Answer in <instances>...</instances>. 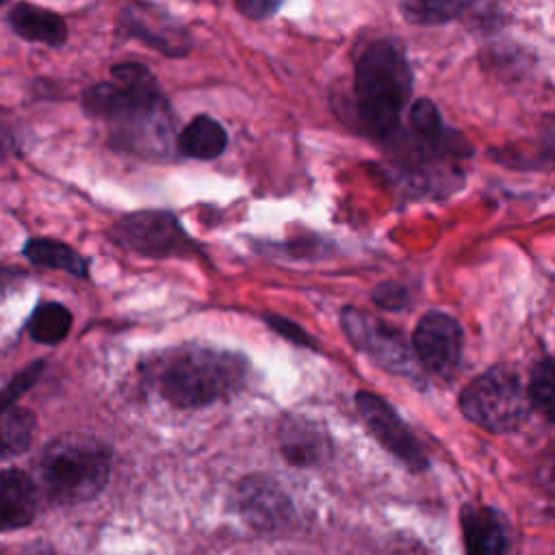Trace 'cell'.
<instances>
[{"mask_svg": "<svg viewBox=\"0 0 555 555\" xmlns=\"http://www.w3.org/2000/svg\"><path fill=\"white\" fill-rule=\"evenodd\" d=\"M238 11L251 20H267L271 17L282 0H234Z\"/></svg>", "mask_w": 555, "mask_h": 555, "instance_id": "cb8c5ba5", "label": "cell"}, {"mask_svg": "<svg viewBox=\"0 0 555 555\" xmlns=\"http://www.w3.org/2000/svg\"><path fill=\"white\" fill-rule=\"evenodd\" d=\"M11 28L26 41H37L46 46H63L67 39L65 20L48 9L20 2L9 13Z\"/></svg>", "mask_w": 555, "mask_h": 555, "instance_id": "7c38bea8", "label": "cell"}, {"mask_svg": "<svg viewBox=\"0 0 555 555\" xmlns=\"http://www.w3.org/2000/svg\"><path fill=\"white\" fill-rule=\"evenodd\" d=\"M462 533L466 555H501L505 548V529L501 516L488 507H464Z\"/></svg>", "mask_w": 555, "mask_h": 555, "instance_id": "4fadbf2b", "label": "cell"}, {"mask_svg": "<svg viewBox=\"0 0 555 555\" xmlns=\"http://www.w3.org/2000/svg\"><path fill=\"white\" fill-rule=\"evenodd\" d=\"M69 327H72V314L65 306L56 301L39 304L28 321V334L37 343H46V345H54L63 340Z\"/></svg>", "mask_w": 555, "mask_h": 555, "instance_id": "ffe728a7", "label": "cell"}, {"mask_svg": "<svg viewBox=\"0 0 555 555\" xmlns=\"http://www.w3.org/2000/svg\"><path fill=\"white\" fill-rule=\"evenodd\" d=\"M37 512V488L17 468L0 470V531L26 527Z\"/></svg>", "mask_w": 555, "mask_h": 555, "instance_id": "8fae6325", "label": "cell"}, {"mask_svg": "<svg viewBox=\"0 0 555 555\" xmlns=\"http://www.w3.org/2000/svg\"><path fill=\"white\" fill-rule=\"evenodd\" d=\"M111 473V451L89 436L54 440L39 462L41 486L50 501L61 505L85 503L102 492Z\"/></svg>", "mask_w": 555, "mask_h": 555, "instance_id": "277c9868", "label": "cell"}, {"mask_svg": "<svg viewBox=\"0 0 555 555\" xmlns=\"http://www.w3.org/2000/svg\"><path fill=\"white\" fill-rule=\"evenodd\" d=\"M375 299L379 301V306L386 308H401L408 301V295L401 286H392V284H384L375 291Z\"/></svg>", "mask_w": 555, "mask_h": 555, "instance_id": "d4e9b609", "label": "cell"}, {"mask_svg": "<svg viewBox=\"0 0 555 555\" xmlns=\"http://www.w3.org/2000/svg\"><path fill=\"white\" fill-rule=\"evenodd\" d=\"M111 236L119 247L154 258L171 256L189 245L178 219L163 210H141L126 215L113 225Z\"/></svg>", "mask_w": 555, "mask_h": 555, "instance_id": "8992f818", "label": "cell"}, {"mask_svg": "<svg viewBox=\"0 0 555 555\" xmlns=\"http://www.w3.org/2000/svg\"><path fill=\"white\" fill-rule=\"evenodd\" d=\"M412 95V69L401 43L371 41L356 63V106L364 130L382 141L395 139Z\"/></svg>", "mask_w": 555, "mask_h": 555, "instance_id": "7a4b0ae2", "label": "cell"}, {"mask_svg": "<svg viewBox=\"0 0 555 555\" xmlns=\"http://www.w3.org/2000/svg\"><path fill=\"white\" fill-rule=\"evenodd\" d=\"M176 143L184 156H191L197 160H210V158H217L225 150L228 134L217 119H212L208 115H197L178 134Z\"/></svg>", "mask_w": 555, "mask_h": 555, "instance_id": "9a60e30c", "label": "cell"}, {"mask_svg": "<svg viewBox=\"0 0 555 555\" xmlns=\"http://www.w3.org/2000/svg\"><path fill=\"white\" fill-rule=\"evenodd\" d=\"M35 434V414L24 408H9L0 414V460L28 449Z\"/></svg>", "mask_w": 555, "mask_h": 555, "instance_id": "d6986e66", "label": "cell"}, {"mask_svg": "<svg viewBox=\"0 0 555 555\" xmlns=\"http://www.w3.org/2000/svg\"><path fill=\"white\" fill-rule=\"evenodd\" d=\"M462 330L457 321L444 312L431 310L421 317L414 334L412 347L414 356L429 373L451 375L462 358Z\"/></svg>", "mask_w": 555, "mask_h": 555, "instance_id": "52a82bcc", "label": "cell"}, {"mask_svg": "<svg viewBox=\"0 0 555 555\" xmlns=\"http://www.w3.org/2000/svg\"><path fill=\"white\" fill-rule=\"evenodd\" d=\"M2 141H4V134H2V130H0V143H2Z\"/></svg>", "mask_w": 555, "mask_h": 555, "instance_id": "484cf974", "label": "cell"}, {"mask_svg": "<svg viewBox=\"0 0 555 555\" xmlns=\"http://www.w3.org/2000/svg\"><path fill=\"white\" fill-rule=\"evenodd\" d=\"M4 2H7V0H0V4H4Z\"/></svg>", "mask_w": 555, "mask_h": 555, "instance_id": "4316f807", "label": "cell"}, {"mask_svg": "<svg viewBox=\"0 0 555 555\" xmlns=\"http://www.w3.org/2000/svg\"><path fill=\"white\" fill-rule=\"evenodd\" d=\"M241 509L256 527H275L288 516L284 494L264 479H247L241 483Z\"/></svg>", "mask_w": 555, "mask_h": 555, "instance_id": "5bb4252c", "label": "cell"}, {"mask_svg": "<svg viewBox=\"0 0 555 555\" xmlns=\"http://www.w3.org/2000/svg\"><path fill=\"white\" fill-rule=\"evenodd\" d=\"M82 106L89 115L111 126V139L117 147L150 156H167L171 152L176 115L145 65H115L113 82L87 89Z\"/></svg>", "mask_w": 555, "mask_h": 555, "instance_id": "6da1fadb", "label": "cell"}, {"mask_svg": "<svg viewBox=\"0 0 555 555\" xmlns=\"http://www.w3.org/2000/svg\"><path fill=\"white\" fill-rule=\"evenodd\" d=\"M282 453L291 464L297 466H310L321 462L327 455V442L323 434L306 421H291L282 429Z\"/></svg>", "mask_w": 555, "mask_h": 555, "instance_id": "2e32d148", "label": "cell"}, {"mask_svg": "<svg viewBox=\"0 0 555 555\" xmlns=\"http://www.w3.org/2000/svg\"><path fill=\"white\" fill-rule=\"evenodd\" d=\"M43 366H46L43 362H35V364L26 366L20 375H15V377L0 390V414L7 412V410L39 379Z\"/></svg>", "mask_w": 555, "mask_h": 555, "instance_id": "603a6c76", "label": "cell"}, {"mask_svg": "<svg viewBox=\"0 0 555 555\" xmlns=\"http://www.w3.org/2000/svg\"><path fill=\"white\" fill-rule=\"evenodd\" d=\"M24 256L39 267H50V269H61L72 275H87V262L85 258L74 251L69 245L52 238H30L24 245Z\"/></svg>", "mask_w": 555, "mask_h": 555, "instance_id": "e0dca14e", "label": "cell"}, {"mask_svg": "<svg viewBox=\"0 0 555 555\" xmlns=\"http://www.w3.org/2000/svg\"><path fill=\"white\" fill-rule=\"evenodd\" d=\"M460 408L475 425L501 434L516 429L531 405L518 375L505 366H494L462 390Z\"/></svg>", "mask_w": 555, "mask_h": 555, "instance_id": "5b68a950", "label": "cell"}, {"mask_svg": "<svg viewBox=\"0 0 555 555\" xmlns=\"http://www.w3.org/2000/svg\"><path fill=\"white\" fill-rule=\"evenodd\" d=\"M475 0H401L399 11L408 24L436 26L460 17Z\"/></svg>", "mask_w": 555, "mask_h": 555, "instance_id": "ac0fdd59", "label": "cell"}, {"mask_svg": "<svg viewBox=\"0 0 555 555\" xmlns=\"http://www.w3.org/2000/svg\"><path fill=\"white\" fill-rule=\"evenodd\" d=\"M119 28L126 37L141 39L143 43L160 50L163 54L178 56L189 48L186 30L165 15L158 7L128 4L119 15Z\"/></svg>", "mask_w": 555, "mask_h": 555, "instance_id": "30bf717a", "label": "cell"}, {"mask_svg": "<svg viewBox=\"0 0 555 555\" xmlns=\"http://www.w3.org/2000/svg\"><path fill=\"white\" fill-rule=\"evenodd\" d=\"M343 327L358 349L377 358L386 369L399 373H410L416 369L414 358L397 330L377 323L373 317L353 308L343 312Z\"/></svg>", "mask_w": 555, "mask_h": 555, "instance_id": "9c48e42d", "label": "cell"}, {"mask_svg": "<svg viewBox=\"0 0 555 555\" xmlns=\"http://www.w3.org/2000/svg\"><path fill=\"white\" fill-rule=\"evenodd\" d=\"M527 399H529L531 408L544 412V416L551 418V414H553V364L548 358H544L542 362L535 364V369L531 373Z\"/></svg>", "mask_w": 555, "mask_h": 555, "instance_id": "44dd1931", "label": "cell"}, {"mask_svg": "<svg viewBox=\"0 0 555 555\" xmlns=\"http://www.w3.org/2000/svg\"><path fill=\"white\" fill-rule=\"evenodd\" d=\"M410 130H412V134L423 137V139H436V137L447 132V128L442 124V117H440V111L431 100L421 98L412 104V108H410Z\"/></svg>", "mask_w": 555, "mask_h": 555, "instance_id": "7402d4cb", "label": "cell"}, {"mask_svg": "<svg viewBox=\"0 0 555 555\" xmlns=\"http://www.w3.org/2000/svg\"><path fill=\"white\" fill-rule=\"evenodd\" d=\"M356 405L360 410V416L369 425L371 434L379 440V444H384L395 457H399L412 470L427 468V455L418 438L384 399L371 392H358Z\"/></svg>", "mask_w": 555, "mask_h": 555, "instance_id": "ba28073f", "label": "cell"}, {"mask_svg": "<svg viewBox=\"0 0 555 555\" xmlns=\"http://www.w3.org/2000/svg\"><path fill=\"white\" fill-rule=\"evenodd\" d=\"M241 375L243 364L238 358L189 347L176 351L158 366L156 388L176 408H204L234 390Z\"/></svg>", "mask_w": 555, "mask_h": 555, "instance_id": "3957f363", "label": "cell"}]
</instances>
